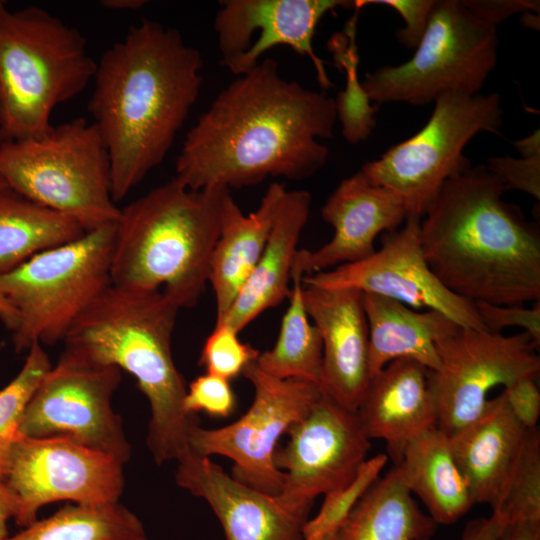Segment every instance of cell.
<instances>
[{"label":"cell","mask_w":540,"mask_h":540,"mask_svg":"<svg viewBox=\"0 0 540 540\" xmlns=\"http://www.w3.org/2000/svg\"><path fill=\"white\" fill-rule=\"evenodd\" d=\"M123 466L108 454L69 440L18 434L9 447L2 480L17 503L14 520L26 528L49 503L118 502L125 485Z\"/></svg>","instance_id":"cell-14"},{"label":"cell","mask_w":540,"mask_h":540,"mask_svg":"<svg viewBox=\"0 0 540 540\" xmlns=\"http://www.w3.org/2000/svg\"><path fill=\"white\" fill-rule=\"evenodd\" d=\"M121 379L118 367L95 363L65 348L26 406L18 433L69 440L127 463L132 448L111 406Z\"/></svg>","instance_id":"cell-11"},{"label":"cell","mask_w":540,"mask_h":540,"mask_svg":"<svg viewBox=\"0 0 540 540\" xmlns=\"http://www.w3.org/2000/svg\"><path fill=\"white\" fill-rule=\"evenodd\" d=\"M96 70L83 34L48 11L10 10L0 1V132L39 138L54 109L78 96Z\"/></svg>","instance_id":"cell-6"},{"label":"cell","mask_w":540,"mask_h":540,"mask_svg":"<svg viewBox=\"0 0 540 540\" xmlns=\"http://www.w3.org/2000/svg\"><path fill=\"white\" fill-rule=\"evenodd\" d=\"M229 189L187 188L176 177L120 210L110 276L113 286L162 292L192 308L209 283Z\"/></svg>","instance_id":"cell-5"},{"label":"cell","mask_w":540,"mask_h":540,"mask_svg":"<svg viewBox=\"0 0 540 540\" xmlns=\"http://www.w3.org/2000/svg\"><path fill=\"white\" fill-rule=\"evenodd\" d=\"M463 2L478 18L495 28L514 14L539 12V1L463 0Z\"/></svg>","instance_id":"cell-41"},{"label":"cell","mask_w":540,"mask_h":540,"mask_svg":"<svg viewBox=\"0 0 540 540\" xmlns=\"http://www.w3.org/2000/svg\"><path fill=\"white\" fill-rule=\"evenodd\" d=\"M6 540H147L142 521L118 502L70 504Z\"/></svg>","instance_id":"cell-29"},{"label":"cell","mask_w":540,"mask_h":540,"mask_svg":"<svg viewBox=\"0 0 540 540\" xmlns=\"http://www.w3.org/2000/svg\"><path fill=\"white\" fill-rule=\"evenodd\" d=\"M338 58L347 71V86L335 99L337 118L342 123V133L346 140L358 143L367 139L375 126V109L369 105L370 100L357 80L358 60L353 45L345 55L341 53Z\"/></svg>","instance_id":"cell-35"},{"label":"cell","mask_w":540,"mask_h":540,"mask_svg":"<svg viewBox=\"0 0 540 540\" xmlns=\"http://www.w3.org/2000/svg\"><path fill=\"white\" fill-rule=\"evenodd\" d=\"M538 347L523 331L504 335L467 327L439 340V367L428 374L437 427L451 435L479 416L493 388L539 376Z\"/></svg>","instance_id":"cell-13"},{"label":"cell","mask_w":540,"mask_h":540,"mask_svg":"<svg viewBox=\"0 0 540 540\" xmlns=\"http://www.w3.org/2000/svg\"><path fill=\"white\" fill-rule=\"evenodd\" d=\"M311 202L308 191L287 190L258 263L227 314L215 323H226L240 332L261 313L289 297L294 257Z\"/></svg>","instance_id":"cell-24"},{"label":"cell","mask_w":540,"mask_h":540,"mask_svg":"<svg viewBox=\"0 0 540 540\" xmlns=\"http://www.w3.org/2000/svg\"><path fill=\"white\" fill-rule=\"evenodd\" d=\"M6 469V461L0 460V479L3 478Z\"/></svg>","instance_id":"cell-48"},{"label":"cell","mask_w":540,"mask_h":540,"mask_svg":"<svg viewBox=\"0 0 540 540\" xmlns=\"http://www.w3.org/2000/svg\"><path fill=\"white\" fill-rule=\"evenodd\" d=\"M17 512L16 500L5 482L0 479V540H6L8 536L7 522L15 517Z\"/></svg>","instance_id":"cell-43"},{"label":"cell","mask_w":540,"mask_h":540,"mask_svg":"<svg viewBox=\"0 0 540 540\" xmlns=\"http://www.w3.org/2000/svg\"><path fill=\"white\" fill-rule=\"evenodd\" d=\"M214 19L221 63L242 76L253 70L262 55L276 46H288L312 61L320 86L331 82L313 49L316 27L325 14L355 7L341 0H224Z\"/></svg>","instance_id":"cell-17"},{"label":"cell","mask_w":540,"mask_h":540,"mask_svg":"<svg viewBox=\"0 0 540 540\" xmlns=\"http://www.w3.org/2000/svg\"><path fill=\"white\" fill-rule=\"evenodd\" d=\"M420 222L407 217L401 229L382 235L381 247L369 257L304 276L303 285L376 294L415 310L439 311L461 327L485 330L474 303L448 290L430 269Z\"/></svg>","instance_id":"cell-16"},{"label":"cell","mask_w":540,"mask_h":540,"mask_svg":"<svg viewBox=\"0 0 540 540\" xmlns=\"http://www.w3.org/2000/svg\"><path fill=\"white\" fill-rule=\"evenodd\" d=\"M302 296L322 340L321 392L356 410L371 378L363 293L303 285Z\"/></svg>","instance_id":"cell-20"},{"label":"cell","mask_w":540,"mask_h":540,"mask_svg":"<svg viewBox=\"0 0 540 540\" xmlns=\"http://www.w3.org/2000/svg\"><path fill=\"white\" fill-rule=\"evenodd\" d=\"M4 141H5V140H4V138H3V136H2V134H1V132H0V146H1V144H2Z\"/></svg>","instance_id":"cell-51"},{"label":"cell","mask_w":540,"mask_h":540,"mask_svg":"<svg viewBox=\"0 0 540 540\" xmlns=\"http://www.w3.org/2000/svg\"><path fill=\"white\" fill-rule=\"evenodd\" d=\"M289 307L283 315L275 345L260 353L256 364L264 372L280 379H302L320 386L322 340L306 312L302 279L293 278Z\"/></svg>","instance_id":"cell-30"},{"label":"cell","mask_w":540,"mask_h":540,"mask_svg":"<svg viewBox=\"0 0 540 540\" xmlns=\"http://www.w3.org/2000/svg\"><path fill=\"white\" fill-rule=\"evenodd\" d=\"M538 376L519 378L503 387L507 403L518 421L526 428L538 427L540 390Z\"/></svg>","instance_id":"cell-40"},{"label":"cell","mask_w":540,"mask_h":540,"mask_svg":"<svg viewBox=\"0 0 540 540\" xmlns=\"http://www.w3.org/2000/svg\"><path fill=\"white\" fill-rule=\"evenodd\" d=\"M369 333V372L372 377L388 363L415 360L434 371L439 367L436 344L459 327L443 313L415 310L401 302L363 293Z\"/></svg>","instance_id":"cell-25"},{"label":"cell","mask_w":540,"mask_h":540,"mask_svg":"<svg viewBox=\"0 0 540 540\" xmlns=\"http://www.w3.org/2000/svg\"><path fill=\"white\" fill-rule=\"evenodd\" d=\"M203 59L181 33L142 19L96 62L88 110L106 145L112 197L160 165L202 87Z\"/></svg>","instance_id":"cell-2"},{"label":"cell","mask_w":540,"mask_h":540,"mask_svg":"<svg viewBox=\"0 0 540 540\" xmlns=\"http://www.w3.org/2000/svg\"><path fill=\"white\" fill-rule=\"evenodd\" d=\"M515 149L522 157H533L540 155L539 130L534 131L530 136L513 142Z\"/></svg>","instance_id":"cell-46"},{"label":"cell","mask_w":540,"mask_h":540,"mask_svg":"<svg viewBox=\"0 0 540 540\" xmlns=\"http://www.w3.org/2000/svg\"><path fill=\"white\" fill-rule=\"evenodd\" d=\"M506 525L494 514L469 521L460 540H498Z\"/></svg>","instance_id":"cell-42"},{"label":"cell","mask_w":540,"mask_h":540,"mask_svg":"<svg viewBox=\"0 0 540 540\" xmlns=\"http://www.w3.org/2000/svg\"><path fill=\"white\" fill-rule=\"evenodd\" d=\"M8 188L7 184L3 181V179L0 177V189Z\"/></svg>","instance_id":"cell-50"},{"label":"cell","mask_w":540,"mask_h":540,"mask_svg":"<svg viewBox=\"0 0 540 540\" xmlns=\"http://www.w3.org/2000/svg\"><path fill=\"white\" fill-rule=\"evenodd\" d=\"M0 319L10 330L15 331L19 325L20 317L17 309L6 297L0 288Z\"/></svg>","instance_id":"cell-45"},{"label":"cell","mask_w":540,"mask_h":540,"mask_svg":"<svg viewBox=\"0 0 540 540\" xmlns=\"http://www.w3.org/2000/svg\"><path fill=\"white\" fill-rule=\"evenodd\" d=\"M0 348H1V345H0Z\"/></svg>","instance_id":"cell-52"},{"label":"cell","mask_w":540,"mask_h":540,"mask_svg":"<svg viewBox=\"0 0 540 540\" xmlns=\"http://www.w3.org/2000/svg\"><path fill=\"white\" fill-rule=\"evenodd\" d=\"M287 433V443L274 453V464L285 475L276 497L297 509L311 510L318 495L349 483L371 448L357 411L322 392Z\"/></svg>","instance_id":"cell-15"},{"label":"cell","mask_w":540,"mask_h":540,"mask_svg":"<svg viewBox=\"0 0 540 540\" xmlns=\"http://www.w3.org/2000/svg\"><path fill=\"white\" fill-rule=\"evenodd\" d=\"M486 167L494 173L506 189H515L540 199V155L513 158L490 157Z\"/></svg>","instance_id":"cell-38"},{"label":"cell","mask_w":540,"mask_h":540,"mask_svg":"<svg viewBox=\"0 0 540 540\" xmlns=\"http://www.w3.org/2000/svg\"><path fill=\"white\" fill-rule=\"evenodd\" d=\"M428 374L415 360L396 359L370 378L356 409L367 436L385 441L394 465L410 442L437 426Z\"/></svg>","instance_id":"cell-21"},{"label":"cell","mask_w":540,"mask_h":540,"mask_svg":"<svg viewBox=\"0 0 540 540\" xmlns=\"http://www.w3.org/2000/svg\"><path fill=\"white\" fill-rule=\"evenodd\" d=\"M84 233L74 219L10 188L0 189V275L36 253L71 242Z\"/></svg>","instance_id":"cell-28"},{"label":"cell","mask_w":540,"mask_h":540,"mask_svg":"<svg viewBox=\"0 0 540 540\" xmlns=\"http://www.w3.org/2000/svg\"><path fill=\"white\" fill-rule=\"evenodd\" d=\"M505 525L540 521V431L527 429L520 450L491 505Z\"/></svg>","instance_id":"cell-31"},{"label":"cell","mask_w":540,"mask_h":540,"mask_svg":"<svg viewBox=\"0 0 540 540\" xmlns=\"http://www.w3.org/2000/svg\"><path fill=\"white\" fill-rule=\"evenodd\" d=\"M335 99L280 74L273 58L238 76L186 134L176 178L187 188H243L267 177L301 181L327 162Z\"/></svg>","instance_id":"cell-1"},{"label":"cell","mask_w":540,"mask_h":540,"mask_svg":"<svg viewBox=\"0 0 540 540\" xmlns=\"http://www.w3.org/2000/svg\"><path fill=\"white\" fill-rule=\"evenodd\" d=\"M180 307L162 290L106 288L75 320L64 342L98 364L133 375L150 406L146 443L156 464L190 453L197 414L184 410L187 387L172 356L171 338Z\"/></svg>","instance_id":"cell-4"},{"label":"cell","mask_w":540,"mask_h":540,"mask_svg":"<svg viewBox=\"0 0 540 540\" xmlns=\"http://www.w3.org/2000/svg\"><path fill=\"white\" fill-rule=\"evenodd\" d=\"M145 0H102L100 5L111 10H137L146 5Z\"/></svg>","instance_id":"cell-47"},{"label":"cell","mask_w":540,"mask_h":540,"mask_svg":"<svg viewBox=\"0 0 540 540\" xmlns=\"http://www.w3.org/2000/svg\"><path fill=\"white\" fill-rule=\"evenodd\" d=\"M387 460L388 456L383 453L367 458L349 483L325 494L319 512L304 526V539L321 540L335 532L360 498L380 477Z\"/></svg>","instance_id":"cell-33"},{"label":"cell","mask_w":540,"mask_h":540,"mask_svg":"<svg viewBox=\"0 0 540 540\" xmlns=\"http://www.w3.org/2000/svg\"><path fill=\"white\" fill-rule=\"evenodd\" d=\"M435 0H371L355 1V7L382 4L397 11L405 21V27L397 31V39L407 48H416L425 29Z\"/></svg>","instance_id":"cell-39"},{"label":"cell","mask_w":540,"mask_h":540,"mask_svg":"<svg viewBox=\"0 0 540 540\" xmlns=\"http://www.w3.org/2000/svg\"><path fill=\"white\" fill-rule=\"evenodd\" d=\"M394 466L438 525L457 522L475 505L453 458L449 437L437 426L410 442Z\"/></svg>","instance_id":"cell-26"},{"label":"cell","mask_w":540,"mask_h":540,"mask_svg":"<svg viewBox=\"0 0 540 540\" xmlns=\"http://www.w3.org/2000/svg\"><path fill=\"white\" fill-rule=\"evenodd\" d=\"M437 526L421 510L394 466L348 513L335 531V540H431Z\"/></svg>","instance_id":"cell-27"},{"label":"cell","mask_w":540,"mask_h":540,"mask_svg":"<svg viewBox=\"0 0 540 540\" xmlns=\"http://www.w3.org/2000/svg\"><path fill=\"white\" fill-rule=\"evenodd\" d=\"M239 332L226 323H215L202 347L199 365L206 373L228 379L241 375L255 362L260 352L238 336Z\"/></svg>","instance_id":"cell-34"},{"label":"cell","mask_w":540,"mask_h":540,"mask_svg":"<svg viewBox=\"0 0 540 540\" xmlns=\"http://www.w3.org/2000/svg\"><path fill=\"white\" fill-rule=\"evenodd\" d=\"M242 375L254 389L247 412L215 429L196 426L189 435L190 453L220 455L233 462L231 476L270 496H278L285 475L274 464L281 436L304 418L321 396L320 386L302 379H280L248 365Z\"/></svg>","instance_id":"cell-12"},{"label":"cell","mask_w":540,"mask_h":540,"mask_svg":"<svg viewBox=\"0 0 540 540\" xmlns=\"http://www.w3.org/2000/svg\"><path fill=\"white\" fill-rule=\"evenodd\" d=\"M497 59L495 27L463 0H437L414 55L367 74L361 86L379 104L426 105L447 92L479 94Z\"/></svg>","instance_id":"cell-9"},{"label":"cell","mask_w":540,"mask_h":540,"mask_svg":"<svg viewBox=\"0 0 540 540\" xmlns=\"http://www.w3.org/2000/svg\"><path fill=\"white\" fill-rule=\"evenodd\" d=\"M115 223L36 253L0 275V288L17 309L16 352L63 341L75 320L111 283Z\"/></svg>","instance_id":"cell-8"},{"label":"cell","mask_w":540,"mask_h":540,"mask_svg":"<svg viewBox=\"0 0 540 540\" xmlns=\"http://www.w3.org/2000/svg\"><path fill=\"white\" fill-rule=\"evenodd\" d=\"M498 540H540V521L506 525Z\"/></svg>","instance_id":"cell-44"},{"label":"cell","mask_w":540,"mask_h":540,"mask_svg":"<svg viewBox=\"0 0 540 540\" xmlns=\"http://www.w3.org/2000/svg\"><path fill=\"white\" fill-rule=\"evenodd\" d=\"M321 540H335V532L326 535Z\"/></svg>","instance_id":"cell-49"},{"label":"cell","mask_w":540,"mask_h":540,"mask_svg":"<svg viewBox=\"0 0 540 540\" xmlns=\"http://www.w3.org/2000/svg\"><path fill=\"white\" fill-rule=\"evenodd\" d=\"M486 165L439 189L420 222L424 257L452 293L470 302L523 305L540 298V233L502 196Z\"/></svg>","instance_id":"cell-3"},{"label":"cell","mask_w":540,"mask_h":540,"mask_svg":"<svg viewBox=\"0 0 540 540\" xmlns=\"http://www.w3.org/2000/svg\"><path fill=\"white\" fill-rule=\"evenodd\" d=\"M183 407L189 414L203 411L212 417L226 418L236 408V395L230 380L205 373L190 383Z\"/></svg>","instance_id":"cell-36"},{"label":"cell","mask_w":540,"mask_h":540,"mask_svg":"<svg viewBox=\"0 0 540 540\" xmlns=\"http://www.w3.org/2000/svg\"><path fill=\"white\" fill-rule=\"evenodd\" d=\"M321 214L334 234L315 251L297 250L291 279H302L369 257L376 250L377 236L397 230L407 218L402 199L370 182L361 170L339 183L324 203Z\"/></svg>","instance_id":"cell-18"},{"label":"cell","mask_w":540,"mask_h":540,"mask_svg":"<svg viewBox=\"0 0 540 540\" xmlns=\"http://www.w3.org/2000/svg\"><path fill=\"white\" fill-rule=\"evenodd\" d=\"M526 431L501 392L488 399L472 422L448 435L453 458L474 504L494 503Z\"/></svg>","instance_id":"cell-23"},{"label":"cell","mask_w":540,"mask_h":540,"mask_svg":"<svg viewBox=\"0 0 540 540\" xmlns=\"http://www.w3.org/2000/svg\"><path fill=\"white\" fill-rule=\"evenodd\" d=\"M0 177L20 195L74 219L85 232L120 216L106 145L96 125L82 117L39 138L4 141Z\"/></svg>","instance_id":"cell-7"},{"label":"cell","mask_w":540,"mask_h":540,"mask_svg":"<svg viewBox=\"0 0 540 540\" xmlns=\"http://www.w3.org/2000/svg\"><path fill=\"white\" fill-rule=\"evenodd\" d=\"M502 115L497 93H444L435 100L421 130L363 165L361 171L373 184L397 194L407 217L421 219L441 186L470 166L463 155L466 144L481 132L499 134Z\"/></svg>","instance_id":"cell-10"},{"label":"cell","mask_w":540,"mask_h":540,"mask_svg":"<svg viewBox=\"0 0 540 540\" xmlns=\"http://www.w3.org/2000/svg\"><path fill=\"white\" fill-rule=\"evenodd\" d=\"M286 192L283 183H271L258 208L248 215L242 212L231 193L226 196L210 263L215 322L227 314L258 263Z\"/></svg>","instance_id":"cell-22"},{"label":"cell","mask_w":540,"mask_h":540,"mask_svg":"<svg viewBox=\"0 0 540 540\" xmlns=\"http://www.w3.org/2000/svg\"><path fill=\"white\" fill-rule=\"evenodd\" d=\"M476 312L489 332H501L510 327L521 328L533 341L540 344V305L531 308L523 305H496L487 302L474 303Z\"/></svg>","instance_id":"cell-37"},{"label":"cell","mask_w":540,"mask_h":540,"mask_svg":"<svg viewBox=\"0 0 540 540\" xmlns=\"http://www.w3.org/2000/svg\"><path fill=\"white\" fill-rule=\"evenodd\" d=\"M177 463V485L209 504L225 540H305L310 510L289 507L237 481L210 457L189 453Z\"/></svg>","instance_id":"cell-19"},{"label":"cell","mask_w":540,"mask_h":540,"mask_svg":"<svg viewBox=\"0 0 540 540\" xmlns=\"http://www.w3.org/2000/svg\"><path fill=\"white\" fill-rule=\"evenodd\" d=\"M51 367L42 344L35 342L28 349L20 372L0 390V460H7L9 447L19 434L18 427L26 406Z\"/></svg>","instance_id":"cell-32"}]
</instances>
